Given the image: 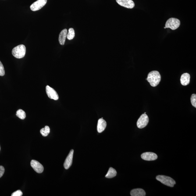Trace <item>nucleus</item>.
<instances>
[{
	"label": "nucleus",
	"instance_id": "obj_1",
	"mask_svg": "<svg viewBox=\"0 0 196 196\" xmlns=\"http://www.w3.org/2000/svg\"><path fill=\"white\" fill-rule=\"evenodd\" d=\"M148 82L153 87H155L159 84L161 80V76L159 72L154 71L149 73L147 78Z\"/></svg>",
	"mask_w": 196,
	"mask_h": 196
},
{
	"label": "nucleus",
	"instance_id": "obj_2",
	"mask_svg": "<svg viewBox=\"0 0 196 196\" xmlns=\"http://www.w3.org/2000/svg\"><path fill=\"white\" fill-rule=\"evenodd\" d=\"M26 47L23 44H21L14 47L12 51V55L17 59H21L25 55Z\"/></svg>",
	"mask_w": 196,
	"mask_h": 196
},
{
	"label": "nucleus",
	"instance_id": "obj_3",
	"mask_svg": "<svg viewBox=\"0 0 196 196\" xmlns=\"http://www.w3.org/2000/svg\"><path fill=\"white\" fill-rule=\"evenodd\" d=\"M156 179L162 184L170 187H173L176 184V182L172 178L169 176L159 175L157 176Z\"/></svg>",
	"mask_w": 196,
	"mask_h": 196
},
{
	"label": "nucleus",
	"instance_id": "obj_4",
	"mask_svg": "<svg viewBox=\"0 0 196 196\" xmlns=\"http://www.w3.org/2000/svg\"><path fill=\"white\" fill-rule=\"evenodd\" d=\"M180 24V20L175 18H170L167 21L165 24L166 28H170L172 30H175L179 27Z\"/></svg>",
	"mask_w": 196,
	"mask_h": 196
},
{
	"label": "nucleus",
	"instance_id": "obj_5",
	"mask_svg": "<svg viewBox=\"0 0 196 196\" xmlns=\"http://www.w3.org/2000/svg\"><path fill=\"white\" fill-rule=\"evenodd\" d=\"M149 121L148 115L146 114H143L141 115L137 121V125L138 128L142 129L147 125Z\"/></svg>",
	"mask_w": 196,
	"mask_h": 196
},
{
	"label": "nucleus",
	"instance_id": "obj_6",
	"mask_svg": "<svg viewBox=\"0 0 196 196\" xmlns=\"http://www.w3.org/2000/svg\"><path fill=\"white\" fill-rule=\"evenodd\" d=\"M47 0H37L30 6V9L32 11L35 12L41 9L45 5Z\"/></svg>",
	"mask_w": 196,
	"mask_h": 196
},
{
	"label": "nucleus",
	"instance_id": "obj_7",
	"mask_svg": "<svg viewBox=\"0 0 196 196\" xmlns=\"http://www.w3.org/2000/svg\"><path fill=\"white\" fill-rule=\"evenodd\" d=\"M46 92L48 96L50 99H53L55 100H57L59 99V96L56 92L49 86L47 85L46 87Z\"/></svg>",
	"mask_w": 196,
	"mask_h": 196
},
{
	"label": "nucleus",
	"instance_id": "obj_8",
	"mask_svg": "<svg viewBox=\"0 0 196 196\" xmlns=\"http://www.w3.org/2000/svg\"><path fill=\"white\" fill-rule=\"evenodd\" d=\"M31 165L37 173H41L44 170V168L40 163L35 160H32L31 162Z\"/></svg>",
	"mask_w": 196,
	"mask_h": 196
},
{
	"label": "nucleus",
	"instance_id": "obj_9",
	"mask_svg": "<svg viewBox=\"0 0 196 196\" xmlns=\"http://www.w3.org/2000/svg\"><path fill=\"white\" fill-rule=\"evenodd\" d=\"M116 1L119 5L128 9H133L135 6L132 0H116Z\"/></svg>",
	"mask_w": 196,
	"mask_h": 196
},
{
	"label": "nucleus",
	"instance_id": "obj_10",
	"mask_svg": "<svg viewBox=\"0 0 196 196\" xmlns=\"http://www.w3.org/2000/svg\"><path fill=\"white\" fill-rule=\"evenodd\" d=\"M141 157L143 160L147 161H154L158 158L157 155L152 152L143 153L141 155Z\"/></svg>",
	"mask_w": 196,
	"mask_h": 196
},
{
	"label": "nucleus",
	"instance_id": "obj_11",
	"mask_svg": "<svg viewBox=\"0 0 196 196\" xmlns=\"http://www.w3.org/2000/svg\"><path fill=\"white\" fill-rule=\"evenodd\" d=\"M74 151L73 150H71L68 155L64 164V167L65 169H68L70 167L72 164V160Z\"/></svg>",
	"mask_w": 196,
	"mask_h": 196
},
{
	"label": "nucleus",
	"instance_id": "obj_12",
	"mask_svg": "<svg viewBox=\"0 0 196 196\" xmlns=\"http://www.w3.org/2000/svg\"><path fill=\"white\" fill-rule=\"evenodd\" d=\"M106 122L103 119H100L98 120L97 124V130L99 133H101L105 130L106 126Z\"/></svg>",
	"mask_w": 196,
	"mask_h": 196
},
{
	"label": "nucleus",
	"instance_id": "obj_13",
	"mask_svg": "<svg viewBox=\"0 0 196 196\" xmlns=\"http://www.w3.org/2000/svg\"><path fill=\"white\" fill-rule=\"evenodd\" d=\"M190 78V75L188 73H184L182 75L180 79V83L182 85L186 86L189 84Z\"/></svg>",
	"mask_w": 196,
	"mask_h": 196
},
{
	"label": "nucleus",
	"instance_id": "obj_14",
	"mask_svg": "<svg viewBox=\"0 0 196 196\" xmlns=\"http://www.w3.org/2000/svg\"><path fill=\"white\" fill-rule=\"evenodd\" d=\"M67 29H64L59 34V41L60 44L61 45H64L65 44V39L67 36Z\"/></svg>",
	"mask_w": 196,
	"mask_h": 196
},
{
	"label": "nucleus",
	"instance_id": "obj_15",
	"mask_svg": "<svg viewBox=\"0 0 196 196\" xmlns=\"http://www.w3.org/2000/svg\"><path fill=\"white\" fill-rule=\"evenodd\" d=\"M130 195L132 196H145L146 193L142 189H134L131 191Z\"/></svg>",
	"mask_w": 196,
	"mask_h": 196
},
{
	"label": "nucleus",
	"instance_id": "obj_16",
	"mask_svg": "<svg viewBox=\"0 0 196 196\" xmlns=\"http://www.w3.org/2000/svg\"><path fill=\"white\" fill-rule=\"evenodd\" d=\"M117 172L116 170L112 168H109L108 173L105 176V177L108 178H112L115 177L117 175Z\"/></svg>",
	"mask_w": 196,
	"mask_h": 196
},
{
	"label": "nucleus",
	"instance_id": "obj_17",
	"mask_svg": "<svg viewBox=\"0 0 196 196\" xmlns=\"http://www.w3.org/2000/svg\"><path fill=\"white\" fill-rule=\"evenodd\" d=\"M50 132L49 127L48 126H46L45 127L41 129L40 130V132L44 137H46L49 134Z\"/></svg>",
	"mask_w": 196,
	"mask_h": 196
},
{
	"label": "nucleus",
	"instance_id": "obj_18",
	"mask_svg": "<svg viewBox=\"0 0 196 196\" xmlns=\"http://www.w3.org/2000/svg\"><path fill=\"white\" fill-rule=\"evenodd\" d=\"M16 116L19 119H24L26 117V114L24 111L22 109H19L16 113Z\"/></svg>",
	"mask_w": 196,
	"mask_h": 196
},
{
	"label": "nucleus",
	"instance_id": "obj_19",
	"mask_svg": "<svg viewBox=\"0 0 196 196\" xmlns=\"http://www.w3.org/2000/svg\"><path fill=\"white\" fill-rule=\"evenodd\" d=\"M75 37V33L74 29L70 28L69 29L68 33L67 34L66 37L68 39L71 40L74 38Z\"/></svg>",
	"mask_w": 196,
	"mask_h": 196
},
{
	"label": "nucleus",
	"instance_id": "obj_20",
	"mask_svg": "<svg viewBox=\"0 0 196 196\" xmlns=\"http://www.w3.org/2000/svg\"><path fill=\"white\" fill-rule=\"evenodd\" d=\"M191 102L192 105L195 108H196V94H193L191 96Z\"/></svg>",
	"mask_w": 196,
	"mask_h": 196
},
{
	"label": "nucleus",
	"instance_id": "obj_21",
	"mask_svg": "<svg viewBox=\"0 0 196 196\" xmlns=\"http://www.w3.org/2000/svg\"><path fill=\"white\" fill-rule=\"evenodd\" d=\"M5 75V69L2 62L0 61V76H3Z\"/></svg>",
	"mask_w": 196,
	"mask_h": 196
},
{
	"label": "nucleus",
	"instance_id": "obj_22",
	"mask_svg": "<svg viewBox=\"0 0 196 196\" xmlns=\"http://www.w3.org/2000/svg\"><path fill=\"white\" fill-rule=\"evenodd\" d=\"M23 195V193L20 190H17L12 193V196H21Z\"/></svg>",
	"mask_w": 196,
	"mask_h": 196
},
{
	"label": "nucleus",
	"instance_id": "obj_23",
	"mask_svg": "<svg viewBox=\"0 0 196 196\" xmlns=\"http://www.w3.org/2000/svg\"><path fill=\"white\" fill-rule=\"evenodd\" d=\"M5 168L3 166H0V178L2 177L5 173Z\"/></svg>",
	"mask_w": 196,
	"mask_h": 196
},
{
	"label": "nucleus",
	"instance_id": "obj_24",
	"mask_svg": "<svg viewBox=\"0 0 196 196\" xmlns=\"http://www.w3.org/2000/svg\"><path fill=\"white\" fill-rule=\"evenodd\" d=\"M164 28H166V27H164Z\"/></svg>",
	"mask_w": 196,
	"mask_h": 196
},
{
	"label": "nucleus",
	"instance_id": "obj_25",
	"mask_svg": "<svg viewBox=\"0 0 196 196\" xmlns=\"http://www.w3.org/2000/svg\"><path fill=\"white\" fill-rule=\"evenodd\" d=\"M144 114H146V112L144 113Z\"/></svg>",
	"mask_w": 196,
	"mask_h": 196
}]
</instances>
